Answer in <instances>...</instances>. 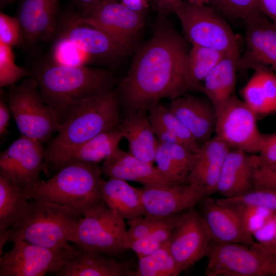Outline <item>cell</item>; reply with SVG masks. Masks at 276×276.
Instances as JSON below:
<instances>
[{
  "instance_id": "obj_1",
  "label": "cell",
  "mask_w": 276,
  "mask_h": 276,
  "mask_svg": "<svg viewBox=\"0 0 276 276\" xmlns=\"http://www.w3.org/2000/svg\"><path fill=\"white\" fill-rule=\"evenodd\" d=\"M151 28V37L137 45L129 71L115 87L121 105L127 112L148 111L162 99L172 100L187 90L185 78L187 39L175 30L167 16L157 15Z\"/></svg>"
},
{
  "instance_id": "obj_2",
  "label": "cell",
  "mask_w": 276,
  "mask_h": 276,
  "mask_svg": "<svg viewBox=\"0 0 276 276\" xmlns=\"http://www.w3.org/2000/svg\"><path fill=\"white\" fill-rule=\"evenodd\" d=\"M30 71L60 124L83 101L112 90L120 79L114 68L70 66L50 59L34 63Z\"/></svg>"
},
{
  "instance_id": "obj_3",
  "label": "cell",
  "mask_w": 276,
  "mask_h": 276,
  "mask_svg": "<svg viewBox=\"0 0 276 276\" xmlns=\"http://www.w3.org/2000/svg\"><path fill=\"white\" fill-rule=\"evenodd\" d=\"M120 106L116 88L83 101L60 124L57 135L48 143L44 157L45 174L81 144L101 133L118 129Z\"/></svg>"
},
{
  "instance_id": "obj_4",
  "label": "cell",
  "mask_w": 276,
  "mask_h": 276,
  "mask_svg": "<svg viewBox=\"0 0 276 276\" xmlns=\"http://www.w3.org/2000/svg\"><path fill=\"white\" fill-rule=\"evenodd\" d=\"M102 173L98 163H71L47 181L24 190V193L27 200L38 199L57 203L84 216L96 207L106 206L102 192Z\"/></svg>"
},
{
  "instance_id": "obj_5",
  "label": "cell",
  "mask_w": 276,
  "mask_h": 276,
  "mask_svg": "<svg viewBox=\"0 0 276 276\" xmlns=\"http://www.w3.org/2000/svg\"><path fill=\"white\" fill-rule=\"evenodd\" d=\"M19 225L8 229V241L21 240L54 249H74L81 215L57 203L31 199Z\"/></svg>"
},
{
  "instance_id": "obj_6",
  "label": "cell",
  "mask_w": 276,
  "mask_h": 276,
  "mask_svg": "<svg viewBox=\"0 0 276 276\" xmlns=\"http://www.w3.org/2000/svg\"><path fill=\"white\" fill-rule=\"evenodd\" d=\"M55 34L67 39L89 57L91 63L111 68L118 67L135 50L86 23L74 10L58 14Z\"/></svg>"
},
{
  "instance_id": "obj_7",
  "label": "cell",
  "mask_w": 276,
  "mask_h": 276,
  "mask_svg": "<svg viewBox=\"0 0 276 276\" xmlns=\"http://www.w3.org/2000/svg\"><path fill=\"white\" fill-rule=\"evenodd\" d=\"M8 104L21 135L49 143L57 132L60 124L54 112L44 102L37 82L32 75L18 84L9 87Z\"/></svg>"
},
{
  "instance_id": "obj_8",
  "label": "cell",
  "mask_w": 276,
  "mask_h": 276,
  "mask_svg": "<svg viewBox=\"0 0 276 276\" xmlns=\"http://www.w3.org/2000/svg\"><path fill=\"white\" fill-rule=\"evenodd\" d=\"M185 38L192 45L240 55V41L227 22L212 7L182 0L175 12Z\"/></svg>"
},
{
  "instance_id": "obj_9",
  "label": "cell",
  "mask_w": 276,
  "mask_h": 276,
  "mask_svg": "<svg viewBox=\"0 0 276 276\" xmlns=\"http://www.w3.org/2000/svg\"><path fill=\"white\" fill-rule=\"evenodd\" d=\"M206 257V276H276V255L263 251L254 243L247 245L213 240Z\"/></svg>"
},
{
  "instance_id": "obj_10",
  "label": "cell",
  "mask_w": 276,
  "mask_h": 276,
  "mask_svg": "<svg viewBox=\"0 0 276 276\" xmlns=\"http://www.w3.org/2000/svg\"><path fill=\"white\" fill-rule=\"evenodd\" d=\"M81 217L74 244L81 249L109 255L128 249L124 220L106 205L96 207Z\"/></svg>"
},
{
  "instance_id": "obj_11",
  "label": "cell",
  "mask_w": 276,
  "mask_h": 276,
  "mask_svg": "<svg viewBox=\"0 0 276 276\" xmlns=\"http://www.w3.org/2000/svg\"><path fill=\"white\" fill-rule=\"evenodd\" d=\"M80 14L86 23L134 49L140 44L145 24L144 14L128 9L117 0H99Z\"/></svg>"
},
{
  "instance_id": "obj_12",
  "label": "cell",
  "mask_w": 276,
  "mask_h": 276,
  "mask_svg": "<svg viewBox=\"0 0 276 276\" xmlns=\"http://www.w3.org/2000/svg\"><path fill=\"white\" fill-rule=\"evenodd\" d=\"M256 117L244 101L233 94L217 116L216 135L232 149L258 153L262 134L258 129Z\"/></svg>"
},
{
  "instance_id": "obj_13",
  "label": "cell",
  "mask_w": 276,
  "mask_h": 276,
  "mask_svg": "<svg viewBox=\"0 0 276 276\" xmlns=\"http://www.w3.org/2000/svg\"><path fill=\"white\" fill-rule=\"evenodd\" d=\"M0 257V276H43L50 273L64 259L78 252L74 249H54L21 240Z\"/></svg>"
},
{
  "instance_id": "obj_14",
  "label": "cell",
  "mask_w": 276,
  "mask_h": 276,
  "mask_svg": "<svg viewBox=\"0 0 276 276\" xmlns=\"http://www.w3.org/2000/svg\"><path fill=\"white\" fill-rule=\"evenodd\" d=\"M213 240L203 215L193 207L186 211L181 222L167 242L181 272L206 257Z\"/></svg>"
},
{
  "instance_id": "obj_15",
  "label": "cell",
  "mask_w": 276,
  "mask_h": 276,
  "mask_svg": "<svg viewBox=\"0 0 276 276\" xmlns=\"http://www.w3.org/2000/svg\"><path fill=\"white\" fill-rule=\"evenodd\" d=\"M45 148L39 141L21 135L0 153V169L9 173L18 186L28 190L42 181L45 172Z\"/></svg>"
},
{
  "instance_id": "obj_16",
  "label": "cell",
  "mask_w": 276,
  "mask_h": 276,
  "mask_svg": "<svg viewBox=\"0 0 276 276\" xmlns=\"http://www.w3.org/2000/svg\"><path fill=\"white\" fill-rule=\"evenodd\" d=\"M264 14L245 20V50L237 61V70L266 66L276 73V24Z\"/></svg>"
},
{
  "instance_id": "obj_17",
  "label": "cell",
  "mask_w": 276,
  "mask_h": 276,
  "mask_svg": "<svg viewBox=\"0 0 276 276\" xmlns=\"http://www.w3.org/2000/svg\"><path fill=\"white\" fill-rule=\"evenodd\" d=\"M141 195L144 216H168L180 213L200 203L207 196L188 183L167 186L137 188Z\"/></svg>"
},
{
  "instance_id": "obj_18",
  "label": "cell",
  "mask_w": 276,
  "mask_h": 276,
  "mask_svg": "<svg viewBox=\"0 0 276 276\" xmlns=\"http://www.w3.org/2000/svg\"><path fill=\"white\" fill-rule=\"evenodd\" d=\"M61 0H20L16 17L22 33V43L31 48L54 37Z\"/></svg>"
},
{
  "instance_id": "obj_19",
  "label": "cell",
  "mask_w": 276,
  "mask_h": 276,
  "mask_svg": "<svg viewBox=\"0 0 276 276\" xmlns=\"http://www.w3.org/2000/svg\"><path fill=\"white\" fill-rule=\"evenodd\" d=\"M61 260L50 273L57 276H134L130 261H118L103 253L79 249Z\"/></svg>"
},
{
  "instance_id": "obj_20",
  "label": "cell",
  "mask_w": 276,
  "mask_h": 276,
  "mask_svg": "<svg viewBox=\"0 0 276 276\" xmlns=\"http://www.w3.org/2000/svg\"><path fill=\"white\" fill-rule=\"evenodd\" d=\"M168 108L200 146L212 137L217 116L214 105L206 97L182 95L171 100Z\"/></svg>"
},
{
  "instance_id": "obj_21",
  "label": "cell",
  "mask_w": 276,
  "mask_h": 276,
  "mask_svg": "<svg viewBox=\"0 0 276 276\" xmlns=\"http://www.w3.org/2000/svg\"><path fill=\"white\" fill-rule=\"evenodd\" d=\"M201 202L203 204V216L214 240L247 245L254 243L252 235L246 229L233 208L219 205L209 196H205Z\"/></svg>"
},
{
  "instance_id": "obj_22",
  "label": "cell",
  "mask_w": 276,
  "mask_h": 276,
  "mask_svg": "<svg viewBox=\"0 0 276 276\" xmlns=\"http://www.w3.org/2000/svg\"><path fill=\"white\" fill-rule=\"evenodd\" d=\"M230 149L217 135L202 144L186 182L197 187L207 196L215 193L223 162Z\"/></svg>"
},
{
  "instance_id": "obj_23",
  "label": "cell",
  "mask_w": 276,
  "mask_h": 276,
  "mask_svg": "<svg viewBox=\"0 0 276 276\" xmlns=\"http://www.w3.org/2000/svg\"><path fill=\"white\" fill-rule=\"evenodd\" d=\"M102 173L109 177L139 182L145 187L173 185L153 165L144 162L119 147L105 159L101 167ZM176 184V183H175Z\"/></svg>"
},
{
  "instance_id": "obj_24",
  "label": "cell",
  "mask_w": 276,
  "mask_h": 276,
  "mask_svg": "<svg viewBox=\"0 0 276 276\" xmlns=\"http://www.w3.org/2000/svg\"><path fill=\"white\" fill-rule=\"evenodd\" d=\"M231 148L223 162L216 191L223 197H234L254 190L255 167L251 155Z\"/></svg>"
},
{
  "instance_id": "obj_25",
  "label": "cell",
  "mask_w": 276,
  "mask_h": 276,
  "mask_svg": "<svg viewBox=\"0 0 276 276\" xmlns=\"http://www.w3.org/2000/svg\"><path fill=\"white\" fill-rule=\"evenodd\" d=\"M148 113L144 110L127 112L118 129L127 140L129 152L140 160L153 165L158 142Z\"/></svg>"
},
{
  "instance_id": "obj_26",
  "label": "cell",
  "mask_w": 276,
  "mask_h": 276,
  "mask_svg": "<svg viewBox=\"0 0 276 276\" xmlns=\"http://www.w3.org/2000/svg\"><path fill=\"white\" fill-rule=\"evenodd\" d=\"M240 55H225L203 80L201 88L214 105L218 116L234 94L237 63Z\"/></svg>"
},
{
  "instance_id": "obj_27",
  "label": "cell",
  "mask_w": 276,
  "mask_h": 276,
  "mask_svg": "<svg viewBox=\"0 0 276 276\" xmlns=\"http://www.w3.org/2000/svg\"><path fill=\"white\" fill-rule=\"evenodd\" d=\"M197 153L175 143L158 142L155 157L156 167L172 183H187V179L197 159Z\"/></svg>"
},
{
  "instance_id": "obj_28",
  "label": "cell",
  "mask_w": 276,
  "mask_h": 276,
  "mask_svg": "<svg viewBox=\"0 0 276 276\" xmlns=\"http://www.w3.org/2000/svg\"><path fill=\"white\" fill-rule=\"evenodd\" d=\"M102 192L106 205L124 220L129 221L144 216L137 188L129 185L126 180L113 177L103 180Z\"/></svg>"
},
{
  "instance_id": "obj_29",
  "label": "cell",
  "mask_w": 276,
  "mask_h": 276,
  "mask_svg": "<svg viewBox=\"0 0 276 276\" xmlns=\"http://www.w3.org/2000/svg\"><path fill=\"white\" fill-rule=\"evenodd\" d=\"M123 137L119 129L101 133L81 144L60 158L49 171L56 172L74 162L99 163L105 159L119 147Z\"/></svg>"
},
{
  "instance_id": "obj_30",
  "label": "cell",
  "mask_w": 276,
  "mask_h": 276,
  "mask_svg": "<svg viewBox=\"0 0 276 276\" xmlns=\"http://www.w3.org/2000/svg\"><path fill=\"white\" fill-rule=\"evenodd\" d=\"M27 203L24 189L9 173L0 169V231L19 225Z\"/></svg>"
},
{
  "instance_id": "obj_31",
  "label": "cell",
  "mask_w": 276,
  "mask_h": 276,
  "mask_svg": "<svg viewBox=\"0 0 276 276\" xmlns=\"http://www.w3.org/2000/svg\"><path fill=\"white\" fill-rule=\"evenodd\" d=\"M224 56L214 49L193 45L185 61L187 90L200 91L205 78Z\"/></svg>"
},
{
  "instance_id": "obj_32",
  "label": "cell",
  "mask_w": 276,
  "mask_h": 276,
  "mask_svg": "<svg viewBox=\"0 0 276 276\" xmlns=\"http://www.w3.org/2000/svg\"><path fill=\"white\" fill-rule=\"evenodd\" d=\"M148 112L150 120L160 124L169 130L185 147L193 152L197 153L199 152L200 145L168 107L159 102L151 106Z\"/></svg>"
},
{
  "instance_id": "obj_33",
  "label": "cell",
  "mask_w": 276,
  "mask_h": 276,
  "mask_svg": "<svg viewBox=\"0 0 276 276\" xmlns=\"http://www.w3.org/2000/svg\"><path fill=\"white\" fill-rule=\"evenodd\" d=\"M180 273L166 242L153 254L139 259L134 276H177Z\"/></svg>"
},
{
  "instance_id": "obj_34",
  "label": "cell",
  "mask_w": 276,
  "mask_h": 276,
  "mask_svg": "<svg viewBox=\"0 0 276 276\" xmlns=\"http://www.w3.org/2000/svg\"><path fill=\"white\" fill-rule=\"evenodd\" d=\"M50 60L58 64L70 66H87L89 57L65 37L55 34Z\"/></svg>"
},
{
  "instance_id": "obj_35",
  "label": "cell",
  "mask_w": 276,
  "mask_h": 276,
  "mask_svg": "<svg viewBox=\"0 0 276 276\" xmlns=\"http://www.w3.org/2000/svg\"><path fill=\"white\" fill-rule=\"evenodd\" d=\"M215 201L222 206H255L276 211V191L269 190L254 189L239 196L223 197Z\"/></svg>"
},
{
  "instance_id": "obj_36",
  "label": "cell",
  "mask_w": 276,
  "mask_h": 276,
  "mask_svg": "<svg viewBox=\"0 0 276 276\" xmlns=\"http://www.w3.org/2000/svg\"><path fill=\"white\" fill-rule=\"evenodd\" d=\"M32 75L30 71L18 66L12 47L0 41V87L11 86L21 79Z\"/></svg>"
},
{
  "instance_id": "obj_37",
  "label": "cell",
  "mask_w": 276,
  "mask_h": 276,
  "mask_svg": "<svg viewBox=\"0 0 276 276\" xmlns=\"http://www.w3.org/2000/svg\"><path fill=\"white\" fill-rule=\"evenodd\" d=\"M214 7L224 15L243 19L263 14L257 0H212Z\"/></svg>"
},
{
  "instance_id": "obj_38",
  "label": "cell",
  "mask_w": 276,
  "mask_h": 276,
  "mask_svg": "<svg viewBox=\"0 0 276 276\" xmlns=\"http://www.w3.org/2000/svg\"><path fill=\"white\" fill-rule=\"evenodd\" d=\"M255 71L243 88L244 101L257 115L269 113L259 73Z\"/></svg>"
},
{
  "instance_id": "obj_39",
  "label": "cell",
  "mask_w": 276,
  "mask_h": 276,
  "mask_svg": "<svg viewBox=\"0 0 276 276\" xmlns=\"http://www.w3.org/2000/svg\"><path fill=\"white\" fill-rule=\"evenodd\" d=\"M129 221L130 227L127 231V245L134 241L148 236L153 230L162 224L167 216H144Z\"/></svg>"
},
{
  "instance_id": "obj_40",
  "label": "cell",
  "mask_w": 276,
  "mask_h": 276,
  "mask_svg": "<svg viewBox=\"0 0 276 276\" xmlns=\"http://www.w3.org/2000/svg\"><path fill=\"white\" fill-rule=\"evenodd\" d=\"M233 208L240 216L246 229L252 234L259 229L275 212L260 206L238 205Z\"/></svg>"
},
{
  "instance_id": "obj_41",
  "label": "cell",
  "mask_w": 276,
  "mask_h": 276,
  "mask_svg": "<svg viewBox=\"0 0 276 276\" xmlns=\"http://www.w3.org/2000/svg\"><path fill=\"white\" fill-rule=\"evenodd\" d=\"M0 41L13 47L22 43V33L16 17L0 13Z\"/></svg>"
},
{
  "instance_id": "obj_42",
  "label": "cell",
  "mask_w": 276,
  "mask_h": 276,
  "mask_svg": "<svg viewBox=\"0 0 276 276\" xmlns=\"http://www.w3.org/2000/svg\"><path fill=\"white\" fill-rule=\"evenodd\" d=\"M254 71L259 73L269 113L276 112V73L266 66H259Z\"/></svg>"
},
{
  "instance_id": "obj_43",
  "label": "cell",
  "mask_w": 276,
  "mask_h": 276,
  "mask_svg": "<svg viewBox=\"0 0 276 276\" xmlns=\"http://www.w3.org/2000/svg\"><path fill=\"white\" fill-rule=\"evenodd\" d=\"M258 155H251L254 166L276 164V132L262 135Z\"/></svg>"
},
{
  "instance_id": "obj_44",
  "label": "cell",
  "mask_w": 276,
  "mask_h": 276,
  "mask_svg": "<svg viewBox=\"0 0 276 276\" xmlns=\"http://www.w3.org/2000/svg\"><path fill=\"white\" fill-rule=\"evenodd\" d=\"M254 189L276 191V164L255 167L254 176Z\"/></svg>"
},
{
  "instance_id": "obj_45",
  "label": "cell",
  "mask_w": 276,
  "mask_h": 276,
  "mask_svg": "<svg viewBox=\"0 0 276 276\" xmlns=\"http://www.w3.org/2000/svg\"><path fill=\"white\" fill-rule=\"evenodd\" d=\"M252 236L261 244L269 243L276 238V212L270 216L261 227L252 234Z\"/></svg>"
},
{
  "instance_id": "obj_46",
  "label": "cell",
  "mask_w": 276,
  "mask_h": 276,
  "mask_svg": "<svg viewBox=\"0 0 276 276\" xmlns=\"http://www.w3.org/2000/svg\"><path fill=\"white\" fill-rule=\"evenodd\" d=\"M151 4L157 15L168 16L170 13H175L182 0H151Z\"/></svg>"
},
{
  "instance_id": "obj_47",
  "label": "cell",
  "mask_w": 276,
  "mask_h": 276,
  "mask_svg": "<svg viewBox=\"0 0 276 276\" xmlns=\"http://www.w3.org/2000/svg\"><path fill=\"white\" fill-rule=\"evenodd\" d=\"M150 121L152 130L158 142L175 143L183 145L178 139L169 130L155 121L150 120Z\"/></svg>"
},
{
  "instance_id": "obj_48",
  "label": "cell",
  "mask_w": 276,
  "mask_h": 276,
  "mask_svg": "<svg viewBox=\"0 0 276 276\" xmlns=\"http://www.w3.org/2000/svg\"><path fill=\"white\" fill-rule=\"evenodd\" d=\"M11 111L8 104L6 102L3 89L0 94V135L3 137L8 134V127L10 119Z\"/></svg>"
},
{
  "instance_id": "obj_49",
  "label": "cell",
  "mask_w": 276,
  "mask_h": 276,
  "mask_svg": "<svg viewBox=\"0 0 276 276\" xmlns=\"http://www.w3.org/2000/svg\"><path fill=\"white\" fill-rule=\"evenodd\" d=\"M262 13L276 24V0H257Z\"/></svg>"
},
{
  "instance_id": "obj_50",
  "label": "cell",
  "mask_w": 276,
  "mask_h": 276,
  "mask_svg": "<svg viewBox=\"0 0 276 276\" xmlns=\"http://www.w3.org/2000/svg\"><path fill=\"white\" fill-rule=\"evenodd\" d=\"M149 0H120V2L128 9L144 14L149 6Z\"/></svg>"
},
{
  "instance_id": "obj_51",
  "label": "cell",
  "mask_w": 276,
  "mask_h": 276,
  "mask_svg": "<svg viewBox=\"0 0 276 276\" xmlns=\"http://www.w3.org/2000/svg\"><path fill=\"white\" fill-rule=\"evenodd\" d=\"M99 0H72L74 5L81 14L83 11Z\"/></svg>"
},
{
  "instance_id": "obj_52",
  "label": "cell",
  "mask_w": 276,
  "mask_h": 276,
  "mask_svg": "<svg viewBox=\"0 0 276 276\" xmlns=\"http://www.w3.org/2000/svg\"><path fill=\"white\" fill-rule=\"evenodd\" d=\"M254 244L256 246L263 251L276 255V238L268 243L261 244L258 242H254Z\"/></svg>"
},
{
  "instance_id": "obj_53",
  "label": "cell",
  "mask_w": 276,
  "mask_h": 276,
  "mask_svg": "<svg viewBox=\"0 0 276 276\" xmlns=\"http://www.w3.org/2000/svg\"><path fill=\"white\" fill-rule=\"evenodd\" d=\"M190 2L200 5H207L210 4L212 0H188Z\"/></svg>"
},
{
  "instance_id": "obj_54",
  "label": "cell",
  "mask_w": 276,
  "mask_h": 276,
  "mask_svg": "<svg viewBox=\"0 0 276 276\" xmlns=\"http://www.w3.org/2000/svg\"><path fill=\"white\" fill-rule=\"evenodd\" d=\"M15 0H0V6L1 8H3L9 5L12 4Z\"/></svg>"
}]
</instances>
